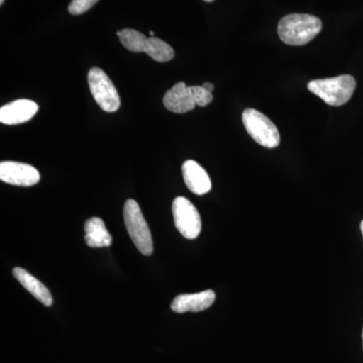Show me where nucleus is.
<instances>
[{"label": "nucleus", "mask_w": 363, "mask_h": 363, "mask_svg": "<svg viewBox=\"0 0 363 363\" xmlns=\"http://www.w3.org/2000/svg\"><path fill=\"white\" fill-rule=\"evenodd\" d=\"M4 0H0V4H4Z\"/></svg>", "instance_id": "nucleus-22"}, {"label": "nucleus", "mask_w": 363, "mask_h": 363, "mask_svg": "<svg viewBox=\"0 0 363 363\" xmlns=\"http://www.w3.org/2000/svg\"><path fill=\"white\" fill-rule=\"evenodd\" d=\"M117 35L123 47L133 52H143V44L147 39L143 33L131 28H125L121 32H117Z\"/></svg>", "instance_id": "nucleus-15"}, {"label": "nucleus", "mask_w": 363, "mask_h": 363, "mask_svg": "<svg viewBox=\"0 0 363 363\" xmlns=\"http://www.w3.org/2000/svg\"><path fill=\"white\" fill-rule=\"evenodd\" d=\"M191 92L196 105L200 107H205L213 101V94L210 91L205 89L203 86H191Z\"/></svg>", "instance_id": "nucleus-16"}, {"label": "nucleus", "mask_w": 363, "mask_h": 363, "mask_svg": "<svg viewBox=\"0 0 363 363\" xmlns=\"http://www.w3.org/2000/svg\"><path fill=\"white\" fill-rule=\"evenodd\" d=\"M13 276L20 281L21 285L32 294L33 297L39 300L42 304L47 306V307L52 305V297L50 291L40 283L39 279L33 277L30 272L21 269V267H16L13 269Z\"/></svg>", "instance_id": "nucleus-12"}, {"label": "nucleus", "mask_w": 363, "mask_h": 363, "mask_svg": "<svg viewBox=\"0 0 363 363\" xmlns=\"http://www.w3.org/2000/svg\"><path fill=\"white\" fill-rule=\"evenodd\" d=\"M216 295L212 290L203 291L201 293L184 294L174 298L171 309L182 314L186 312H201L211 307L215 302Z\"/></svg>", "instance_id": "nucleus-9"}, {"label": "nucleus", "mask_w": 363, "mask_h": 363, "mask_svg": "<svg viewBox=\"0 0 363 363\" xmlns=\"http://www.w3.org/2000/svg\"><path fill=\"white\" fill-rule=\"evenodd\" d=\"M173 216L179 233L187 238L195 240L201 233V218L199 212L187 198L177 197L173 202Z\"/></svg>", "instance_id": "nucleus-6"}, {"label": "nucleus", "mask_w": 363, "mask_h": 363, "mask_svg": "<svg viewBox=\"0 0 363 363\" xmlns=\"http://www.w3.org/2000/svg\"><path fill=\"white\" fill-rule=\"evenodd\" d=\"M39 111V105L28 99L16 100L0 109V121L7 125H16L30 121Z\"/></svg>", "instance_id": "nucleus-8"}, {"label": "nucleus", "mask_w": 363, "mask_h": 363, "mask_svg": "<svg viewBox=\"0 0 363 363\" xmlns=\"http://www.w3.org/2000/svg\"><path fill=\"white\" fill-rule=\"evenodd\" d=\"M203 87H204L205 89L210 91V92H213L214 85L212 84V83H210V82L204 83V84H203Z\"/></svg>", "instance_id": "nucleus-18"}, {"label": "nucleus", "mask_w": 363, "mask_h": 363, "mask_svg": "<svg viewBox=\"0 0 363 363\" xmlns=\"http://www.w3.org/2000/svg\"><path fill=\"white\" fill-rule=\"evenodd\" d=\"M164 105L168 111L179 114L193 111L196 106L190 87L184 82L177 83L164 94Z\"/></svg>", "instance_id": "nucleus-11"}, {"label": "nucleus", "mask_w": 363, "mask_h": 363, "mask_svg": "<svg viewBox=\"0 0 363 363\" xmlns=\"http://www.w3.org/2000/svg\"><path fill=\"white\" fill-rule=\"evenodd\" d=\"M360 228H362V233L363 236V221L362 222V224H360Z\"/></svg>", "instance_id": "nucleus-19"}, {"label": "nucleus", "mask_w": 363, "mask_h": 363, "mask_svg": "<svg viewBox=\"0 0 363 363\" xmlns=\"http://www.w3.org/2000/svg\"><path fill=\"white\" fill-rule=\"evenodd\" d=\"M150 35H152V37H154V32H150Z\"/></svg>", "instance_id": "nucleus-21"}, {"label": "nucleus", "mask_w": 363, "mask_h": 363, "mask_svg": "<svg viewBox=\"0 0 363 363\" xmlns=\"http://www.w3.org/2000/svg\"><path fill=\"white\" fill-rule=\"evenodd\" d=\"M84 229L85 241L88 247L94 248L111 247V235L102 219L92 217L86 222Z\"/></svg>", "instance_id": "nucleus-13"}, {"label": "nucleus", "mask_w": 363, "mask_h": 363, "mask_svg": "<svg viewBox=\"0 0 363 363\" xmlns=\"http://www.w3.org/2000/svg\"><path fill=\"white\" fill-rule=\"evenodd\" d=\"M184 181L191 192L204 195L211 190L212 184L207 172L198 162L188 160L182 167Z\"/></svg>", "instance_id": "nucleus-10"}, {"label": "nucleus", "mask_w": 363, "mask_h": 363, "mask_svg": "<svg viewBox=\"0 0 363 363\" xmlns=\"http://www.w3.org/2000/svg\"><path fill=\"white\" fill-rule=\"evenodd\" d=\"M88 84L91 94L102 111L116 112L121 107V98L116 86L101 69H91L88 73Z\"/></svg>", "instance_id": "nucleus-5"}, {"label": "nucleus", "mask_w": 363, "mask_h": 363, "mask_svg": "<svg viewBox=\"0 0 363 363\" xmlns=\"http://www.w3.org/2000/svg\"><path fill=\"white\" fill-rule=\"evenodd\" d=\"M322 30V21L311 14L292 13L279 21V39L286 45H303L311 42Z\"/></svg>", "instance_id": "nucleus-1"}, {"label": "nucleus", "mask_w": 363, "mask_h": 363, "mask_svg": "<svg viewBox=\"0 0 363 363\" xmlns=\"http://www.w3.org/2000/svg\"><path fill=\"white\" fill-rule=\"evenodd\" d=\"M204 1H206V2H213L214 0H204Z\"/></svg>", "instance_id": "nucleus-20"}, {"label": "nucleus", "mask_w": 363, "mask_h": 363, "mask_svg": "<svg viewBox=\"0 0 363 363\" xmlns=\"http://www.w3.org/2000/svg\"><path fill=\"white\" fill-rule=\"evenodd\" d=\"M123 217L126 229L136 248L143 255H152L154 252L152 234L138 202L133 199L126 201L124 205Z\"/></svg>", "instance_id": "nucleus-3"}, {"label": "nucleus", "mask_w": 363, "mask_h": 363, "mask_svg": "<svg viewBox=\"0 0 363 363\" xmlns=\"http://www.w3.org/2000/svg\"><path fill=\"white\" fill-rule=\"evenodd\" d=\"M39 171L30 164L18 162H1L0 164V180L21 187H30L39 183Z\"/></svg>", "instance_id": "nucleus-7"}, {"label": "nucleus", "mask_w": 363, "mask_h": 363, "mask_svg": "<svg viewBox=\"0 0 363 363\" xmlns=\"http://www.w3.org/2000/svg\"><path fill=\"white\" fill-rule=\"evenodd\" d=\"M357 88V81L350 75H340L337 77L317 79L308 84L310 92L330 106H341L350 101Z\"/></svg>", "instance_id": "nucleus-2"}, {"label": "nucleus", "mask_w": 363, "mask_h": 363, "mask_svg": "<svg viewBox=\"0 0 363 363\" xmlns=\"http://www.w3.org/2000/svg\"><path fill=\"white\" fill-rule=\"evenodd\" d=\"M242 123L248 135L259 145L267 149H274L281 143V135L277 126L269 117L255 109H245Z\"/></svg>", "instance_id": "nucleus-4"}, {"label": "nucleus", "mask_w": 363, "mask_h": 363, "mask_svg": "<svg viewBox=\"0 0 363 363\" xmlns=\"http://www.w3.org/2000/svg\"><path fill=\"white\" fill-rule=\"evenodd\" d=\"M362 341H363V329H362Z\"/></svg>", "instance_id": "nucleus-23"}, {"label": "nucleus", "mask_w": 363, "mask_h": 363, "mask_svg": "<svg viewBox=\"0 0 363 363\" xmlns=\"http://www.w3.org/2000/svg\"><path fill=\"white\" fill-rule=\"evenodd\" d=\"M98 1L99 0H72L68 7L69 13L73 16H80L89 11Z\"/></svg>", "instance_id": "nucleus-17"}, {"label": "nucleus", "mask_w": 363, "mask_h": 363, "mask_svg": "<svg viewBox=\"0 0 363 363\" xmlns=\"http://www.w3.org/2000/svg\"><path fill=\"white\" fill-rule=\"evenodd\" d=\"M143 52L160 63L171 61L175 57V52L171 45L155 37L147 38L143 44Z\"/></svg>", "instance_id": "nucleus-14"}]
</instances>
